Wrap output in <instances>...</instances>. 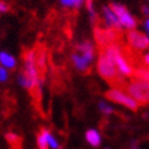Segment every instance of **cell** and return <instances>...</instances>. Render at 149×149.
Masks as SVG:
<instances>
[{
    "label": "cell",
    "mask_w": 149,
    "mask_h": 149,
    "mask_svg": "<svg viewBox=\"0 0 149 149\" xmlns=\"http://www.w3.org/2000/svg\"><path fill=\"white\" fill-rule=\"evenodd\" d=\"M99 108H100V111H101L104 115H111V113L113 112V108H112V107L107 105V104L104 103V101H100V103H99Z\"/></svg>",
    "instance_id": "2e32d148"
},
{
    "label": "cell",
    "mask_w": 149,
    "mask_h": 149,
    "mask_svg": "<svg viewBox=\"0 0 149 149\" xmlns=\"http://www.w3.org/2000/svg\"><path fill=\"white\" fill-rule=\"evenodd\" d=\"M105 97L108 100H111V101H113V103L126 107L130 111H137L138 107H140V104L137 103L126 91H123L120 88H112V89L107 91L105 92Z\"/></svg>",
    "instance_id": "277c9868"
},
{
    "label": "cell",
    "mask_w": 149,
    "mask_h": 149,
    "mask_svg": "<svg viewBox=\"0 0 149 149\" xmlns=\"http://www.w3.org/2000/svg\"><path fill=\"white\" fill-rule=\"evenodd\" d=\"M48 144H49V148L51 149H59L60 146H59V142L56 141V138H55L52 134H48Z\"/></svg>",
    "instance_id": "e0dca14e"
},
{
    "label": "cell",
    "mask_w": 149,
    "mask_h": 149,
    "mask_svg": "<svg viewBox=\"0 0 149 149\" xmlns=\"http://www.w3.org/2000/svg\"><path fill=\"white\" fill-rule=\"evenodd\" d=\"M133 78L137 81H142V82H149V67L145 66L142 63V66H137L134 67V74Z\"/></svg>",
    "instance_id": "7c38bea8"
},
{
    "label": "cell",
    "mask_w": 149,
    "mask_h": 149,
    "mask_svg": "<svg viewBox=\"0 0 149 149\" xmlns=\"http://www.w3.org/2000/svg\"><path fill=\"white\" fill-rule=\"evenodd\" d=\"M144 26H145V30H146V32H148V34H149V17L146 18V21H145Z\"/></svg>",
    "instance_id": "7402d4cb"
},
{
    "label": "cell",
    "mask_w": 149,
    "mask_h": 149,
    "mask_svg": "<svg viewBox=\"0 0 149 149\" xmlns=\"http://www.w3.org/2000/svg\"><path fill=\"white\" fill-rule=\"evenodd\" d=\"M125 91L136 100L140 105L149 104V82H142L133 79L131 82L126 84Z\"/></svg>",
    "instance_id": "3957f363"
},
{
    "label": "cell",
    "mask_w": 149,
    "mask_h": 149,
    "mask_svg": "<svg viewBox=\"0 0 149 149\" xmlns=\"http://www.w3.org/2000/svg\"><path fill=\"white\" fill-rule=\"evenodd\" d=\"M103 15H104V22H105V26L107 27H112V29H116V30H120L122 32V25L118 19L116 14L113 13L109 6H104L103 7Z\"/></svg>",
    "instance_id": "52a82bcc"
},
{
    "label": "cell",
    "mask_w": 149,
    "mask_h": 149,
    "mask_svg": "<svg viewBox=\"0 0 149 149\" xmlns=\"http://www.w3.org/2000/svg\"><path fill=\"white\" fill-rule=\"evenodd\" d=\"M0 64L6 68H14L17 66V60L13 55L7 54V52H0Z\"/></svg>",
    "instance_id": "4fadbf2b"
},
{
    "label": "cell",
    "mask_w": 149,
    "mask_h": 149,
    "mask_svg": "<svg viewBox=\"0 0 149 149\" xmlns=\"http://www.w3.org/2000/svg\"><path fill=\"white\" fill-rule=\"evenodd\" d=\"M97 71L103 79L108 81L112 86H126L125 77L119 72L116 64L105 51H100L97 58Z\"/></svg>",
    "instance_id": "6da1fadb"
},
{
    "label": "cell",
    "mask_w": 149,
    "mask_h": 149,
    "mask_svg": "<svg viewBox=\"0 0 149 149\" xmlns=\"http://www.w3.org/2000/svg\"><path fill=\"white\" fill-rule=\"evenodd\" d=\"M127 45L134 51H146L149 49V36L144 34L141 32L134 30H129L126 34Z\"/></svg>",
    "instance_id": "8992f818"
},
{
    "label": "cell",
    "mask_w": 149,
    "mask_h": 149,
    "mask_svg": "<svg viewBox=\"0 0 149 149\" xmlns=\"http://www.w3.org/2000/svg\"><path fill=\"white\" fill-rule=\"evenodd\" d=\"M131 149H138V148H137V146H133V148H131Z\"/></svg>",
    "instance_id": "603a6c76"
},
{
    "label": "cell",
    "mask_w": 149,
    "mask_h": 149,
    "mask_svg": "<svg viewBox=\"0 0 149 149\" xmlns=\"http://www.w3.org/2000/svg\"><path fill=\"white\" fill-rule=\"evenodd\" d=\"M59 149H63V148H59Z\"/></svg>",
    "instance_id": "cb8c5ba5"
},
{
    "label": "cell",
    "mask_w": 149,
    "mask_h": 149,
    "mask_svg": "<svg viewBox=\"0 0 149 149\" xmlns=\"http://www.w3.org/2000/svg\"><path fill=\"white\" fill-rule=\"evenodd\" d=\"M48 134H49V131L47 130V129H42L41 133L37 136V146H38V149H49Z\"/></svg>",
    "instance_id": "5bb4252c"
},
{
    "label": "cell",
    "mask_w": 149,
    "mask_h": 149,
    "mask_svg": "<svg viewBox=\"0 0 149 149\" xmlns=\"http://www.w3.org/2000/svg\"><path fill=\"white\" fill-rule=\"evenodd\" d=\"M47 55H45V49L41 47L38 49L36 51V64H37V68H38V72H40L41 78L44 75L45 72V67H47Z\"/></svg>",
    "instance_id": "30bf717a"
},
{
    "label": "cell",
    "mask_w": 149,
    "mask_h": 149,
    "mask_svg": "<svg viewBox=\"0 0 149 149\" xmlns=\"http://www.w3.org/2000/svg\"><path fill=\"white\" fill-rule=\"evenodd\" d=\"M7 79H8V71H7V68L0 66V82H6Z\"/></svg>",
    "instance_id": "ac0fdd59"
},
{
    "label": "cell",
    "mask_w": 149,
    "mask_h": 149,
    "mask_svg": "<svg viewBox=\"0 0 149 149\" xmlns=\"http://www.w3.org/2000/svg\"><path fill=\"white\" fill-rule=\"evenodd\" d=\"M71 59H72V63H74V66H75V68H77L78 71H81V72H88L89 71L91 63H89L81 54H78V52L72 54Z\"/></svg>",
    "instance_id": "9c48e42d"
},
{
    "label": "cell",
    "mask_w": 149,
    "mask_h": 149,
    "mask_svg": "<svg viewBox=\"0 0 149 149\" xmlns=\"http://www.w3.org/2000/svg\"><path fill=\"white\" fill-rule=\"evenodd\" d=\"M142 62H144L145 66H148V67H149V52H146V54H145L144 59H142Z\"/></svg>",
    "instance_id": "ffe728a7"
},
{
    "label": "cell",
    "mask_w": 149,
    "mask_h": 149,
    "mask_svg": "<svg viewBox=\"0 0 149 149\" xmlns=\"http://www.w3.org/2000/svg\"><path fill=\"white\" fill-rule=\"evenodd\" d=\"M85 138L88 141V144L93 146V148H97L100 146L101 144V136H100V133L95 129H89V130L85 133Z\"/></svg>",
    "instance_id": "8fae6325"
},
{
    "label": "cell",
    "mask_w": 149,
    "mask_h": 149,
    "mask_svg": "<svg viewBox=\"0 0 149 149\" xmlns=\"http://www.w3.org/2000/svg\"><path fill=\"white\" fill-rule=\"evenodd\" d=\"M142 13H144L146 17H149V7L148 6H144V7H142Z\"/></svg>",
    "instance_id": "44dd1931"
},
{
    "label": "cell",
    "mask_w": 149,
    "mask_h": 149,
    "mask_svg": "<svg viewBox=\"0 0 149 149\" xmlns=\"http://www.w3.org/2000/svg\"><path fill=\"white\" fill-rule=\"evenodd\" d=\"M85 0H60V3L64 7H71V8H79Z\"/></svg>",
    "instance_id": "9a60e30c"
},
{
    "label": "cell",
    "mask_w": 149,
    "mask_h": 149,
    "mask_svg": "<svg viewBox=\"0 0 149 149\" xmlns=\"http://www.w3.org/2000/svg\"><path fill=\"white\" fill-rule=\"evenodd\" d=\"M8 11V6L4 1H0V13H7Z\"/></svg>",
    "instance_id": "d6986e66"
},
{
    "label": "cell",
    "mask_w": 149,
    "mask_h": 149,
    "mask_svg": "<svg viewBox=\"0 0 149 149\" xmlns=\"http://www.w3.org/2000/svg\"><path fill=\"white\" fill-rule=\"evenodd\" d=\"M93 38H95V42L96 45L99 47V49L103 51L111 44H113V42H120L122 32L107 26L104 27L95 26V29H93Z\"/></svg>",
    "instance_id": "7a4b0ae2"
},
{
    "label": "cell",
    "mask_w": 149,
    "mask_h": 149,
    "mask_svg": "<svg viewBox=\"0 0 149 149\" xmlns=\"http://www.w3.org/2000/svg\"><path fill=\"white\" fill-rule=\"evenodd\" d=\"M109 7H111V10H112L113 13L116 14V17H118V19H119V22H120V25H122L123 29L134 30V29L137 27L136 18L129 13V10H127L123 4H119V3H111Z\"/></svg>",
    "instance_id": "5b68a950"
},
{
    "label": "cell",
    "mask_w": 149,
    "mask_h": 149,
    "mask_svg": "<svg viewBox=\"0 0 149 149\" xmlns=\"http://www.w3.org/2000/svg\"><path fill=\"white\" fill-rule=\"evenodd\" d=\"M77 52L78 54H81L84 58L89 62V63H92L93 60H95V55H96V48L95 45L92 44L91 41H82V42H79L77 45Z\"/></svg>",
    "instance_id": "ba28073f"
}]
</instances>
